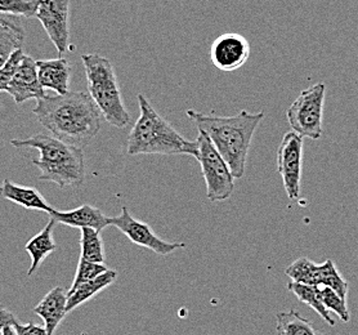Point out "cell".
I'll return each instance as SVG.
<instances>
[{
	"label": "cell",
	"mask_w": 358,
	"mask_h": 335,
	"mask_svg": "<svg viewBox=\"0 0 358 335\" xmlns=\"http://www.w3.org/2000/svg\"><path fill=\"white\" fill-rule=\"evenodd\" d=\"M34 114L56 138L84 148L101 131V113L90 93L67 92L36 99Z\"/></svg>",
	"instance_id": "cell-1"
},
{
	"label": "cell",
	"mask_w": 358,
	"mask_h": 335,
	"mask_svg": "<svg viewBox=\"0 0 358 335\" xmlns=\"http://www.w3.org/2000/svg\"><path fill=\"white\" fill-rule=\"evenodd\" d=\"M186 114L196 124L199 131H203L210 138L228 164L235 180L244 177L252 137L264 114H252L246 110L232 116L205 115L195 110H187Z\"/></svg>",
	"instance_id": "cell-2"
},
{
	"label": "cell",
	"mask_w": 358,
	"mask_h": 335,
	"mask_svg": "<svg viewBox=\"0 0 358 335\" xmlns=\"http://www.w3.org/2000/svg\"><path fill=\"white\" fill-rule=\"evenodd\" d=\"M139 117L128 137V155L197 156V142L188 141L139 93Z\"/></svg>",
	"instance_id": "cell-3"
},
{
	"label": "cell",
	"mask_w": 358,
	"mask_h": 335,
	"mask_svg": "<svg viewBox=\"0 0 358 335\" xmlns=\"http://www.w3.org/2000/svg\"><path fill=\"white\" fill-rule=\"evenodd\" d=\"M15 148H35L39 157L33 160L41 169L39 180L53 182L61 188L82 186L85 180L84 150L66 143L52 134L38 133L26 139H12Z\"/></svg>",
	"instance_id": "cell-4"
},
{
	"label": "cell",
	"mask_w": 358,
	"mask_h": 335,
	"mask_svg": "<svg viewBox=\"0 0 358 335\" xmlns=\"http://www.w3.org/2000/svg\"><path fill=\"white\" fill-rule=\"evenodd\" d=\"M83 65L88 80V93L105 120L115 128H125L131 115L122 101L114 66L110 59L97 53L83 55Z\"/></svg>",
	"instance_id": "cell-5"
},
{
	"label": "cell",
	"mask_w": 358,
	"mask_h": 335,
	"mask_svg": "<svg viewBox=\"0 0 358 335\" xmlns=\"http://www.w3.org/2000/svg\"><path fill=\"white\" fill-rule=\"evenodd\" d=\"M196 142V159L201 165L203 178L206 182V197L212 203L227 200L235 190V177L228 164L205 133L199 131Z\"/></svg>",
	"instance_id": "cell-6"
},
{
	"label": "cell",
	"mask_w": 358,
	"mask_h": 335,
	"mask_svg": "<svg viewBox=\"0 0 358 335\" xmlns=\"http://www.w3.org/2000/svg\"><path fill=\"white\" fill-rule=\"evenodd\" d=\"M325 94V84L318 83L301 90L299 97L287 108L286 117L292 129L303 138L320 139L322 137Z\"/></svg>",
	"instance_id": "cell-7"
},
{
	"label": "cell",
	"mask_w": 358,
	"mask_h": 335,
	"mask_svg": "<svg viewBox=\"0 0 358 335\" xmlns=\"http://www.w3.org/2000/svg\"><path fill=\"white\" fill-rule=\"evenodd\" d=\"M301 163L303 137L294 131H287L277 150V171L292 201L301 197Z\"/></svg>",
	"instance_id": "cell-8"
},
{
	"label": "cell",
	"mask_w": 358,
	"mask_h": 335,
	"mask_svg": "<svg viewBox=\"0 0 358 335\" xmlns=\"http://www.w3.org/2000/svg\"><path fill=\"white\" fill-rule=\"evenodd\" d=\"M70 1L71 0H41L35 17L56 47L59 57L70 47Z\"/></svg>",
	"instance_id": "cell-9"
},
{
	"label": "cell",
	"mask_w": 358,
	"mask_h": 335,
	"mask_svg": "<svg viewBox=\"0 0 358 335\" xmlns=\"http://www.w3.org/2000/svg\"><path fill=\"white\" fill-rule=\"evenodd\" d=\"M111 226L120 229L131 243L147 248L162 257H166L178 249L186 248L185 243H168L157 236L155 231L147 223L136 220L127 206H122V213L117 217H111Z\"/></svg>",
	"instance_id": "cell-10"
},
{
	"label": "cell",
	"mask_w": 358,
	"mask_h": 335,
	"mask_svg": "<svg viewBox=\"0 0 358 335\" xmlns=\"http://www.w3.org/2000/svg\"><path fill=\"white\" fill-rule=\"evenodd\" d=\"M252 47L241 34L226 33L213 41L210 59L213 65L223 73H234L248 62Z\"/></svg>",
	"instance_id": "cell-11"
},
{
	"label": "cell",
	"mask_w": 358,
	"mask_h": 335,
	"mask_svg": "<svg viewBox=\"0 0 358 335\" xmlns=\"http://www.w3.org/2000/svg\"><path fill=\"white\" fill-rule=\"evenodd\" d=\"M6 92L17 105L45 96L44 88L39 82L36 61L33 57L24 55L21 64L17 67L16 73L10 78Z\"/></svg>",
	"instance_id": "cell-12"
},
{
	"label": "cell",
	"mask_w": 358,
	"mask_h": 335,
	"mask_svg": "<svg viewBox=\"0 0 358 335\" xmlns=\"http://www.w3.org/2000/svg\"><path fill=\"white\" fill-rule=\"evenodd\" d=\"M48 214L50 220H53L56 223L66 224L73 229H82L88 227V229H94L102 232L107 226H111V217H107L99 209L88 204L82 205L76 209L66 211V212H59L53 209Z\"/></svg>",
	"instance_id": "cell-13"
},
{
	"label": "cell",
	"mask_w": 358,
	"mask_h": 335,
	"mask_svg": "<svg viewBox=\"0 0 358 335\" xmlns=\"http://www.w3.org/2000/svg\"><path fill=\"white\" fill-rule=\"evenodd\" d=\"M38 76L41 87L55 90L57 94H66L70 92L71 66L66 58L39 59L36 61Z\"/></svg>",
	"instance_id": "cell-14"
},
{
	"label": "cell",
	"mask_w": 358,
	"mask_h": 335,
	"mask_svg": "<svg viewBox=\"0 0 358 335\" xmlns=\"http://www.w3.org/2000/svg\"><path fill=\"white\" fill-rule=\"evenodd\" d=\"M66 307L67 293L61 286H57L53 287L34 308V312L43 320L44 327L49 335H55L59 324L65 319L67 315Z\"/></svg>",
	"instance_id": "cell-15"
},
{
	"label": "cell",
	"mask_w": 358,
	"mask_h": 335,
	"mask_svg": "<svg viewBox=\"0 0 358 335\" xmlns=\"http://www.w3.org/2000/svg\"><path fill=\"white\" fill-rule=\"evenodd\" d=\"M0 197L22 206L24 209L47 213L53 211L52 205L49 204L36 188L21 186L13 183L10 180H4L1 182Z\"/></svg>",
	"instance_id": "cell-16"
},
{
	"label": "cell",
	"mask_w": 358,
	"mask_h": 335,
	"mask_svg": "<svg viewBox=\"0 0 358 335\" xmlns=\"http://www.w3.org/2000/svg\"><path fill=\"white\" fill-rule=\"evenodd\" d=\"M56 224L57 223L53 220H49L45 229H41L38 235H35L24 245V250L30 254V257H31V264H30V269L27 271V276L34 275L49 254H52L56 250L57 244L53 238V229H55Z\"/></svg>",
	"instance_id": "cell-17"
},
{
	"label": "cell",
	"mask_w": 358,
	"mask_h": 335,
	"mask_svg": "<svg viewBox=\"0 0 358 335\" xmlns=\"http://www.w3.org/2000/svg\"><path fill=\"white\" fill-rule=\"evenodd\" d=\"M116 278H117L116 271L107 270L97 278L78 286L71 293H67V307H66L67 313L76 310L79 306L90 301L94 295L101 293L108 286L113 285Z\"/></svg>",
	"instance_id": "cell-18"
},
{
	"label": "cell",
	"mask_w": 358,
	"mask_h": 335,
	"mask_svg": "<svg viewBox=\"0 0 358 335\" xmlns=\"http://www.w3.org/2000/svg\"><path fill=\"white\" fill-rule=\"evenodd\" d=\"M24 43V30L18 20L0 16V67L12 53L21 50Z\"/></svg>",
	"instance_id": "cell-19"
},
{
	"label": "cell",
	"mask_w": 358,
	"mask_h": 335,
	"mask_svg": "<svg viewBox=\"0 0 358 335\" xmlns=\"http://www.w3.org/2000/svg\"><path fill=\"white\" fill-rule=\"evenodd\" d=\"M289 292H292L301 303L308 304L312 310L316 311L321 319L327 322L330 327H335V320H333L330 311L327 310L325 304L322 302V294L321 287L316 285H308V284H301V283H289L287 284Z\"/></svg>",
	"instance_id": "cell-20"
},
{
	"label": "cell",
	"mask_w": 358,
	"mask_h": 335,
	"mask_svg": "<svg viewBox=\"0 0 358 335\" xmlns=\"http://www.w3.org/2000/svg\"><path fill=\"white\" fill-rule=\"evenodd\" d=\"M276 320V335H322L298 311L278 312Z\"/></svg>",
	"instance_id": "cell-21"
},
{
	"label": "cell",
	"mask_w": 358,
	"mask_h": 335,
	"mask_svg": "<svg viewBox=\"0 0 358 335\" xmlns=\"http://www.w3.org/2000/svg\"><path fill=\"white\" fill-rule=\"evenodd\" d=\"M285 273L294 283L320 286L321 264L303 257L293 262L285 270Z\"/></svg>",
	"instance_id": "cell-22"
},
{
	"label": "cell",
	"mask_w": 358,
	"mask_h": 335,
	"mask_svg": "<svg viewBox=\"0 0 358 335\" xmlns=\"http://www.w3.org/2000/svg\"><path fill=\"white\" fill-rule=\"evenodd\" d=\"M82 257L85 261L93 263H103L105 262V246L101 232L94 229H82Z\"/></svg>",
	"instance_id": "cell-23"
},
{
	"label": "cell",
	"mask_w": 358,
	"mask_h": 335,
	"mask_svg": "<svg viewBox=\"0 0 358 335\" xmlns=\"http://www.w3.org/2000/svg\"><path fill=\"white\" fill-rule=\"evenodd\" d=\"M330 287L338 294L347 299L348 295V289L350 285L344 280L342 273L338 271L334 262L331 259H326L324 263H321V281H320V287Z\"/></svg>",
	"instance_id": "cell-24"
},
{
	"label": "cell",
	"mask_w": 358,
	"mask_h": 335,
	"mask_svg": "<svg viewBox=\"0 0 358 335\" xmlns=\"http://www.w3.org/2000/svg\"><path fill=\"white\" fill-rule=\"evenodd\" d=\"M41 0H0V13L16 17H35Z\"/></svg>",
	"instance_id": "cell-25"
},
{
	"label": "cell",
	"mask_w": 358,
	"mask_h": 335,
	"mask_svg": "<svg viewBox=\"0 0 358 335\" xmlns=\"http://www.w3.org/2000/svg\"><path fill=\"white\" fill-rule=\"evenodd\" d=\"M322 294V302L325 304L326 308L330 312H334L335 315L342 320L343 322H348L350 320V311L347 306V299L334 292L330 287H321Z\"/></svg>",
	"instance_id": "cell-26"
},
{
	"label": "cell",
	"mask_w": 358,
	"mask_h": 335,
	"mask_svg": "<svg viewBox=\"0 0 358 335\" xmlns=\"http://www.w3.org/2000/svg\"><path fill=\"white\" fill-rule=\"evenodd\" d=\"M108 270L103 263H93V262L85 261L80 257L79 264H78V270L76 275L73 278V285L70 287V290L67 293H71L79 285H82L84 283L97 278L99 275H102L103 272Z\"/></svg>",
	"instance_id": "cell-27"
},
{
	"label": "cell",
	"mask_w": 358,
	"mask_h": 335,
	"mask_svg": "<svg viewBox=\"0 0 358 335\" xmlns=\"http://www.w3.org/2000/svg\"><path fill=\"white\" fill-rule=\"evenodd\" d=\"M13 327L16 330L17 335H49L48 332L45 330V327L36 325L34 322H29L26 325L17 322Z\"/></svg>",
	"instance_id": "cell-28"
},
{
	"label": "cell",
	"mask_w": 358,
	"mask_h": 335,
	"mask_svg": "<svg viewBox=\"0 0 358 335\" xmlns=\"http://www.w3.org/2000/svg\"><path fill=\"white\" fill-rule=\"evenodd\" d=\"M17 322H18V320L10 311L4 307H0V332L6 327H15Z\"/></svg>",
	"instance_id": "cell-29"
},
{
	"label": "cell",
	"mask_w": 358,
	"mask_h": 335,
	"mask_svg": "<svg viewBox=\"0 0 358 335\" xmlns=\"http://www.w3.org/2000/svg\"><path fill=\"white\" fill-rule=\"evenodd\" d=\"M1 335H17L16 330L13 327H6L1 330Z\"/></svg>",
	"instance_id": "cell-30"
},
{
	"label": "cell",
	"mask_w": 358,
	"mask_h": 335,
	"mask_svg": "<svg viewBox=\"0 0 358 335\" xmlns=\"http://www.w3.org/2000/svg\"><path fill=\"white\" fill-rule=\"evenodd\" d=\"M3 90H4V92H6V90H7V85H6V84H4V83L1 82V80H0V92H3Z\"/></svg>",
	"instance_id": "cell-31"
}]
</instances>
